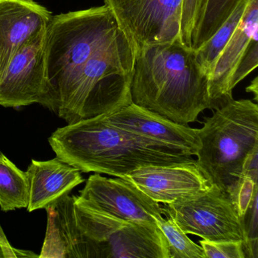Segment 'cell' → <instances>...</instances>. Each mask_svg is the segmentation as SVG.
<instances>
[{
    "label": "cell",
    "instance_id": "1",
    "mask_svg": "<svg viewBox=\"0 0 258 258\" xmlns=\"http://www.w3.org/2000/svg\"><path fill=\"white\" fill-rule=\"evenodd\" d=\"M46 238L39 257L170 258L158 226L111 215L69 195L46 208Z\"/></svg>",
    "mask_w": 258,
    "mask_h": 258
},
{
    "label": "cell",
    "instance_id": "2",
    "mask_svg": "<svg viewBox=\"0 0 258 258\" xmlns=\"http://www.w3.org/2000/svg\"><path fill=\"white\" fill-rule=\"evenodd\" d=\"M131 102L180 124L213 109L209 74L196 49L179 40L143 46L134 54Z\"/></svg>",
    "mask_w": 258,
    "mask_h": 258
},
{
    "label": "cell",
    "instance_id": "3",
    "mask_svg": "<svg viewBox=\"0 0 258 258\" xmlns=\"http://www.w3.org/2000/svg\"><path fill=\"white\" fill-rule=\"evenodd\" d=\"M49 143L57 158L80 171L116 177L146 166L196 161L185 151L117 127L102 114L58 128L49 137Z\"/></svg>",
    "mask_w": 258,
    "mask_h": 258
},
{
    "label": "cell",
    "instance_id": "4",
    "mask_svg": "<svg viewBox=\"0 0 258 258\" xmlns=\"http://www.w3.org/2000/svg\"><path fill=\"white\" fill-rule=\"evenodd\" d=\"M215 110L196 129L202 146L195 164L210 184L230 197L246 158L258 149V105L250 99H232Z\"/></svg>",
    "mask_w": 258,
    "mask_h": 258
},
{
    "label": "cell",
    "instance_id": "5",
    "mask_svg": "<svg viewBox=\"0 0 258 258\" xmlns=\"http://www.w3.org/2000/svg\"><path fill=\"white\" fill-rule=\"evenodd\" d=\"M106 6L52 16L45 34L48 96L52 99L69 75L123 34Z\"/></svg>",
    "mask_w": 258,
    "mask_h": 258
},
{
    "label": "cell",
    "instance_id": "6",
    "mask_svg": "<svg viewBox=\"0 0 258 258\" xmlns=\"http://www.w3.org/2000/svg\"><path fill=\"white\" fill-rule=\"evenodd\" d=\"M163 209L186 234L209 241H244V220L230 197L215 185Z\"/></svg>",
    "mask_w": 258,
    "mask_h": 258
},
{
    "label": "cell",
    "instance_id": "7",
    "mask_svg": "<svg viewBox=\"0 0 258 258\" xmlns=\"http://www.w3.org/2000/svg\"><path fill=\"white\" fill-rule=\"evenodd\" d=\"M134 54L146 45L180 40L183 0H104Z\"/></svg>",
    "mask_w": 258,
    "mask_h": 258
},
{
    "label": "cell",
    "instance_id": "8",
    "mask_svg": "<svg viewBox=\"0 0 258 258\" xmlns=\"http://www.w3.org/2000/svg\"><path fill=\"white\" fill-rule=\"evenodd\" d=\"M45 34L46 31L36 36L12 58L0 79V105L20 108L39 103L44 106L48 96Z\"/></svg>",
    "mask_w": 258,
    "mask_h": 258
},
{
    "label": "cell",
    "instance_id": "9",
    "mask_svg": "<svg viewBox=\"0 0 258 258\" xmlns=\"http://www.w3.org/2000/svg\"><path fill=\"white\" fill-rule=\"evenodd\" d=\"M80 196L102 211L133 223L158 226L157 220L165 215L159 203L123 178L94 173L87 179Z\"/></svg>",
    "mask_w": 258,
    "mask_h": 258
},
{
    "label": "cell",
    "instance_id": "10",
    "mask_svg": "<svg viewBox=\"0 0 258 258\" xmlns=\"http://www.w3.org/2000/svg\"><path fill=\"white\" fill-rule=\"evenodd\" d=\"M102 116L117 127L182 149L193 156L202 146L196 129L176 123L134 103Z\"/></svg>",
    "mask_w": 258,
    "mask_h": 258
},
{
    "label": "cell",
    "instance_id": "11",
    "mask_svg": "<svg viewBox=\"0 0 258 258\" xmlns=\"http://www.w3.org/2000/svg\"><path fill=\"white\" fill-rule=\"evenodd\" d=\"M120 178L164 205L202 192L211 185L195 164L146 166Z\"/></svg>",
    "mask_w": 258,
    "mask_h": 258
},
{
    "label": "cell",
    "instance_id": "12",
    "mask_svg": "<svg viewBox=\"0 0 258 258\" xmlns=\"http://www.w3.org/2000/svg\"><path fill=\"white\" fill-rule=\"evenodd\" d=\"M52 16L35 0H0V79L15 54L46 31Z\"/></svg>",
    "mask_w": 258,
    "mask_h": 258
},
{
    "label": "cell",
    "instance_id": "13",
    "mask_svg": "<svg viewBox=\"0 0 258 258\" xmlns=\"http://www.w3.org/2000/svg\"><path fill=\"white\" fill-rule=\"evenodd\" d=\"M258 0H249L241 22L219 55L209 76V95L213 109L232 100V75L246 53L250 42L257 37Z\"/></svg>",
    "mask_w": 258,
    "mask_h": 258
},
{
    "label": "cell",
    "instance_id": "14",
    "mask_svg": "<svg viewBox=\"0 0 258 258\" xmlns=\"http://www.w3.org/2000/svg\"><path fill=\"white\" fill-rule=\"evenodd\" d=\"M81 172L58 158L32 160L26 173L29 184L28 212L46 209L84 182Z\"/></svg>",
    "mask_w": 258,
    "mask_h": 258
},
{
    "label": "cell",
    "instance_id": "15",
    "mask_svg": "<svg viewBox=\"0 0 258 258\" xmlns=\"http://www.w3.org/2000/svg\"><path fill=\"white\" fill-rule=\"evenodd\" d=\"M28 200L29 184L26 172L0 153V208L5 212L27 208Z\"/></svg>",
    "mask_w": 258,
    "mask_h": 258
},
{
    "label": "cell",
    "instance_id": "16",
    "mask_svg": "<svg viewBox=\"0 0 258 258\" xmlns=\"http://www.w3.org/2000/svg\"><path fill=\"white\" fill-rule=\"evenodd\" d=\"M249 0H241L232 14L213 34L212 37L196 49L198 59L205 70L211 74L220 52L226 46L242 19Z\"/></svg>",
    "mask_w": 258,
    "mask_h": 258
},
{
    "label": "cell",
    "instance_id": "17",
    "mask_svg": "<svg viewBox=\"0 0 258 258\" xmlns=\"http://www.w3.org/2000/svg\"><path fill=\"white\" fill-rule=\"evenodd\" d=\"M241 0H207L193 36L191 48L199 49L232 14Z\"/></svg>",
    "mask_w": 258,
    "mask_h": 258
},
{
    "label": "cell",
    "instance_id": "18",
    "mask_svg": "<svg viewBox=\"0 0 258 258\" xmlns=\"http://www.w3.org/2000/svg\"><path fill=\"white\" fill-rule=\"evenodd\" d=\"M156 224L165 238L170 258H205L201 245L195 243L173 218L167 216Z\"/></svg>",
    "mask_w": 258,
    "mask_h": 258
},
{
    "label": "cell",
    "instance_id": "19",
    "mask_svg": "<svg viewBox=\"0 0 258 258\" xmlns=\"http://www.w3.org/2000/svg\"><path fill=\"white\" fill-rule=\"evenodd\" d=\"M207 0H183L181 15L180 40L191 48L193 36Z\"/></svg>",
    "mask_w": 258,
    "mask_h": 258
},
{
    "label": "cell",
    "instance_id": "20",
    "mask_svg": "<svg viewBox=\"0 0 258 258\" xmlns=\"http://www.w3.org/2000/svg\"><path fill=\"white\" fill-rule=\"evenodd\" d=\"M258 191L255 193L244 218V238L242 241L245 258L258 257Z\"/></svg>",
    "mask_w": 258,
    "mask_h": 258
},
{
    "label": "cell",
    "instance_id": "21",
    "mask_svg": "<svg viewBox=\"0 0 258 258\" xmlns=\"http://www.w3.org/2000/svg\"><path fill=\"white\" fill-rule=\"evenodd\" d=\"M205 258H245L242 241H199Z\"/></svg>",
    "mask_w": 258,
    "mask_h": 258
},
{
    "label": "cell",
    "instance_id": "22",
    "mask_svg": "<svg viewBox=\"0 0 258 258\" xmlns=\"http://www.w3.org/2000/svg\"><path fill=\"white\" fill-rule=\"evenodd\" d=\"M257 191V182L249 176H241L230 199L236 208L238 215L242 220H244L255 193Z\"/></svg>",
    "mask_w": 258,
    "mask_h": 258
},
{
    "label": "cell",
    "instance_id": "23",
    "mask_svg": "<svg viewBox=\"0 0 258 258\" xmlns=\"http://www.w3.org/2000/svg\"><path fill=\"white\" fill-rule=\"evenodd\" d=\"M258 66L257 37L250 42L246 53L237 66L230 82L231 90L236 87L238 83L244 80L249 74L251 73Z\"/></svg>",
    "mask_w": 258,
    "mask_h": 258
},
{
    "label": "cell",
    "instance_id": "24",
    "mask_svg": "<svg viewBox=\"0 0 258 258\" xmlns=\"http://www.w3.org/2000/svg\"><path fill=\"white\" fill-rule=\"evenodd\" d=\"M39 257V255L29 250H20L12 247L0 239V258Z\"/></svg>",
    "mask_w": 258,
    "mask_h": 258
},
{
    "label": "cell",
    "instance_id": "25",
    "mask_svg": "<svg viewBox=\"0 0 258 258\" xmlns=\"http://www.w3.org/2000/svg\"><path fill=\"white\" fill-rule=\"evenodd\" d=\"M242 176L251 178L255 182L258 179V149H255L246 158L243 166Z\"/></svg>",
    "mask_w": 258,
    "mask_h": 258
},
{
    "label": "cell",
    "instance_id": "26",
    "mask_svg": "<svg viewBox=\"0 0 258 258\" xmlns=\"http://www.w3.org/2000/svg\"><path fill=\"white\" fill-rule=\"evenodd\" d=\"M257 78H255L254 81H253V82H251V84H250L248 87L246 88V91L248 92V93H254V99L256 100V102H257Z\"/></svg>",
    "mask_w": 258,
    "mask_h": 258
}]
</instances>
